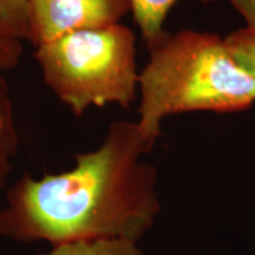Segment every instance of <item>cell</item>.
<instances>
[{
  "mask_svg": "<svg viewBox=\"0 0 255 255\" xmlns=\"http://www.w3.org/2000/svg\"><path fill=\"white\" fill-rule=\"evenodd\" d=\"M44 81L75 116L90 108L136 100V38L120 24L87 28L38 46L34 53Z\"/></svg>",
  "mask_w": 255,
  "mask_h": 255,
  "instance_id": "obj_3",
  "label": "cell"
},
{
  "mask_svg": "<svg viewBox=\"0 0 255 255\" xmlns=\"http://www.w3.org/2000/svg\"><path fill=\"white\" fill-rule=\"evenodd\" d=\"M152 148L137 122H113L102 144L76 155L72 168L15 181L0 210V235L51 246L139 242L161 213L157 171L142 159Z\"/></svg>",
  "mask_w": 255,
  "mask_h": 255,
  "instance_id": "obj_1",
  "label": "cell"
},
{
  "mask_svg": "<svg viewBox=\"0 0 255 255\" xmlns=\"http://www.w3.org/2000/svg\"><path fill=\"white\" fill-rule=\"evenodd\" d=\"M225 43L238 63L255 77V27L248 25L234 31L225 38Z\"/></svg>",
  "mask_w": 255,
  "mask_h": 255,
  "instance_id": "obj_8",
  "label": "cell"
},
{
  "mask_svg": "<svg viewBox=\"0 0 255 255\" xmlns=\"http://www.w3.org/2000/svg\"><path fill=\"white\" fill-rule=\"evenodd\" d=\"M21 53L23 47L20 40L8 34L0 25V72L15 68Z\"/></svg>",
  "mask_w": 255,
  "mask_h": 255,
  "instance_id": "obj_10",
  "label": "cell"
},
{
  "mask_svg": "<svg viewBox=\"0 0 255 255\" xmlns=\"http://www.w3.org/2000/svg\"><path fill=\"white\" fill-rule=\"evenodd\" d=\"M149 51L150 60L138 77L137 123L154 145L165 117L190 111L238 113L255 103V77L216 34L167 33Z\"/></svg>",
  "mask_w": 255,
  "mask_h": 255,
  "instance_id": "obj_2",
  "label": "cell"
},
{
  "mask_svg": "<svg viewBox=\"0 0 255 255\" xmlns=\"http://www.w3.org/2000/svg\"><path fill=\"white\" fill-rule=\"evenodd\" d=\"M246 19L250 26L255 27V0H229Z\"/></svg>",
  "mask_w": 255,
  "mask_h": 255,
  "instance_id": "obj_11",
  "label": "cell"
},
{
  "mask_svg": "<svg viewBox=\"0 0 255 255\" xmlns=\"http://www.w3.org/2000/svg\"><path fill=\"white\" fill-rule=\"evenodd\" d=\"M177 1L180 0H130L133 19L149 50L167 36V32L163 30L164 20ZM202 1L209 2L213 0Z\"/></svg>",
  "mask_w": 255,
  "mask_h": 255,
  "instance_id": "obj_6",
  "label": "cell"
},
{
  "mask_svg": "<svg viewBox=\"0 0 255 255\" xmlns=\"http://www.w3.org/2000/svg\"><path fill=\"white\" fill-rule=\"evenodd\" d=\"M19 131L11 94L0 72V190L7 183L19 150Z\"/></svg>",
  "mask_w": 255,
  "mask_h": 255,
  "instance_id": "obj_5",
  "label": "cell"
},
{
  "mask_svg": "<svg viewBox=\"0 0 255 255\" xmlns=\"http://www.w3.org/2000/svg\"><path fill=\"white\" fill-rule=\"evenodd\" d=\"M138 244L121 239L66 242L39 255H144Z\"/></svg>",
  "mask_w": 255,
  "mask_h": 255,
  "instance_id": "obj_7",
  "label": "cell"
},
{
  "mask_svg": "<svg viewBox=\"0 0 255 255\" xmlns=\"http://www.w3.org/2000/svg\"><path fill=\"white\" fill-rule=\"evenodd\" d=\"M130 11V0H26V39L38 47L71 32L119 24Z\"/></svg>",
  "mask_w": 255,
  "mask_h": 255,
  "instance_id": "obj_4",
  "label": "cell"
},
{
  "mask_svg": "<svg viewBox=\"0 0 255 255\" xmlns=\"http://www.w3.org/2000/svg\"><path fill=\"white\" fill-rule=\"evenodd\" d=\"M0 25L17 39H26V0H0Z\"/></svg>",
  "mask_w": 255,
  "mask_h": 255,
  "instance_id": "obj_9",
  "label": "cell"
}]
</instances>
